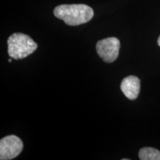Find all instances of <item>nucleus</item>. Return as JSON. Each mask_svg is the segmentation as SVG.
<instances>
[{
  "label": "nucleus",
  "instance_id": "obj_1",
  "mask_svg": "<svg viewBox=\"0 0 160 160\" xmlns=\"http://www.w3.org/2000/svg\"><path fill=\"white\" fill-rule=\"evenodd\" d=\"M54 16L70 26H77L88 22L93 17V11L84 4L61 5L55 8Z\"/></svg>",
  "mask_w": 160,
  "mask_h": 160
},
{
  "label": "nucleus",
  "instance_id": "obj_2",
  "mask_svg": "<svg viewBox=\"0 0 160 160\" xmlns=\"http://www.w3.org/2000/svg\"><path fill=\"white\" fill-rule=\"evenodd\" d=\"M37 47L29 36L22 33H13L8 39V53L12 59H24L33 53Z\"/></svg>",
  "mask_w": 160,
  "mask_h": 160
},
{
  "label": "nucleus",
  "instance_id": "obj_3",
  "mask_svg": "<svg viewBox=\"0 0 160 160\" xmlns=\"http://www.w3.org/2000/svg\"><path fill=\"white\" fill-rule=\"evenodd\" d=\"M97 52L100 58L107 63H112L118 58L120 42L116 37L103 39L97 43Z\"/></svg>",
  "mask_w": 160,
  "mask_h": 160
},
{
  "label": "nucleus",
  "instance_id": "obj_4",
  "mask_svg": "<svg viewBox=\"0 0 160 160\" xmlns=\"http://www.w3.org/2000/svg\"><path fill=\"white\" fill-rule=\"evenodd\" d=\"M23 149L21 139L15 135H10L0 140V159L10 160L19 156Z\"/></svg>",
  "mask_w": 160,
  "mask_h": 160
},
{
  "label": "nucleus",
  "instance_id": "obj_5",
  "mask_svg": "<svg viewBox=\"0 0 160 160\" xmlns=\"http://www.w3.org/2000/svg\"><path fill=\"white\" fill-rule=\"evenodd\" d=\"M120 88L128 99H136L139 94L140 80L136 76H128L122 81Z\"/></svg>",
  "mask_w": 160,
  "mask_h": 160
},
{
  "label": "nucleus",
  "instance_id": "obj_6",
  "mask_svg": "<svg viewBox=\"0 0 160 160\" xmlns=\"http://www.w3.org/2000/svg\"><path fill=\"white\" fill-rule=\"evenodd\" d=\"M141 160H160V151L153 148H143L139 152Z\"/></svg>",
  "mask_w": 160,
  "mask_h": 160
},
{
  "label": "nucleus",
  "instance_id": "obj_7",
  "mask_svg": "<svg viewBox=\"0 0 160 160\" xmlns=\"http://www.w3.org/2000/svg\"><path fill=\"white\" fill-rule=\"evenodd\" d=\"M157 42H158V45H159V46H160V36L159 37V38H158Z\"/></svg>",
  "mask_w": 160,
  "mask_h": 160
},
{
  "label": "nucleus",
  "instance_id": "obj_8",
  "mask_svg": "<svg viewBox=\"0 0 160 160\" xmlns=\"http://www.w3.org/2000/svg\"><path fill=\"white\" fill-rule=\"evenodd\" d=\"M8 62H12V58H11V59H8Z\"/></svg>",
  "mask_w": 160,
  "mask_h": 160
}]
</instances>
